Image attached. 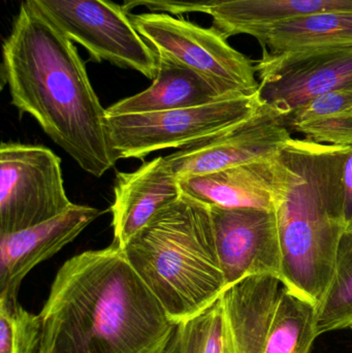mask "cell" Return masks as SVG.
I'll return each instance as SVG.
<instances>
[{
    "instance_id": "cell-1",
    "label": "cell",
    "mask_w": 352,
    "mask_h": 353,
    "mask_svg": "<svg viewBox=\"0 0 352 353\" xmlns=\"http://www.w3.org/2000/svg\"><path fill=\"white\" fill-rule=\"evenodd\" d=\"M39 316V353H163L177 327L115 243L65 261Z\"/></svg>"
},
{
    "instance_id": "cell-2",
    "label": "cell",
    "mask_w": 352,
    "mask_h": 353,
    "mask_svg": "<svg viewBox=\"0 0 352 353\" xmlns=\"http://www.w3.org/2000/svg\"><path fill=\"white\" fill-rule=\"evenodd\" d=\"M2 84L81 169L101 178L119 159L101 105L74 41L26 1L2 43Z\"/></svg>"
},
{
    "instance_id": "cell-3",
    "label": "cell",
    "mask_w": 352,
    "mask_h": 353,
    "mask_svg": "<svg viewBox=\"0 0 352 353\" xmlns=\"http://www.w3.org/2000/svg\"><path fill=\"white\" fill-rule=\"evenodd\" d=\"M349 148L291 138L274 157L281 280L315 306L330 288L346 230L342 173Z\"/></svg>"
},
{
    "instance_id": "cell-4",
    "label": "cell",
    "mask_w": 352,
    "mask_h": 353,
    "mask_svg": "<svg viewBox=\"0 0 352 353\" xmlns=\"http://www.w3.org/2000/svg\"><path fill=\"white\" fill-rule=\"evenodd\" d=\"M122 249L176 325L202 314L227 288L210 207L191 197L163 208Z\"/></svg>"
},
{
    "instance_id": "cell-5",
    "label": "cell",
    "mask_w": 352,
    "mask_h": 353,
    "mask_svg": "<svg viewBox=\"0 0 352 353\" xmlns=\"http://www.w3.org/2000/svg\"><path fill=\"white\" fill-rule=\"evenodd\" d=\"M132 23L157 57L198 72L223 97L258 92L254 62L231 47L218 29L165 12L132 14Z\"/></svg>"
},
{
    "instance_id": "cell-6",
    "label": "cell",
    "mask_w": 352,
    "mask_h": 353,
    "mask_svg": "<svg viewBox=\"0 0 352 353\" xmlns=\"http://www.w3.org/2000/svg\"><path fill=\"white\" fill-rule=\"evenodd\" d=\"M262 105L258 92L187 109L107 116L110 142L118 159H143L225 132L253 116Z\"/></svg>"
},
{
    "instance_id": "cell-7",
    "label": "cell",
    "mask_w": 352,
    "mask_h": 353,
    "mask_svg": "<svg viewBox=\"0 0 352 353\" xmlns=\"http://www.w3.org/2000/svg\"><path fill=\"white\" fill-rule=\"evenodd\" d=\"M95 62L107 61L154 80L158 57L132 17L112 0H25Z\"/></svg>"
},
{
    "instance_id": "cell-8",
    "label": "cell",
    "mask_w": 352,
    "mask_h": 353,
    "mask_svg": "<svg viewBox=\"0 0 352 353\" xmlns=\"http://www.w3.org/2000/svg\"><path fill=\"white\" fill-rule=\"evenodd\" d=\"M74 203L64 188L61 161L47 147L2 142L0 236L54 219Z\"/></svg>"
},
{
    "instance_id": "cell-9",
    "label": "cell",
    "mask_w": 352,
    "mask_h": 353,
    "mask_svg": "<svg viewBox=\"0 0 352 353\" xmlns=\"http://www.w3.org/2000/svg\"><path fill=\"white\" fill-rule=\"evenodd\" d=\"M254 62L262 103L284 116L311 99L352 88V47L272 53Z\"/></svg>"
},
{
    "instance_id": "cell-10",
    "label": "cell",
    "mask_w": 352,
    "mask_h": 353,
    "mask_svg": "<svg viewBox=\"0 0 352 353\" xmlns=\"http://www.w3.org/2000/svg\"><path fill=\"white\" fill-rule=\"evenodd\" d=\"M287 120L269 105L245 121L165 157L178 179L272 159L291 140Z\"/></svg>"
},
{
    "instance_id": "cell-11",
    "label": "cell",
    "mask_w": 352,
    "mask_h": 353,
    "mask_svg": "<svg viewBox=\"0 0 352 353\" xmlns=\"http://www.w3.org/2000/svg\"><path fill=\"white\" fill-rule=\"evenodd\" d=\"M209 207L227 288L249 276L281 279L282 253L274 210Z\"/></svg>"
},
{
    "instance_id": "cell-12",
    "label": "cell",
    "mask_w": 352,
    "mask_h": 353,
    "mask_svg": "<svg viewBox=\"0 0 352 353\" xmlns=\"http://www.w3.org/2000/svg\"><path fill=\"white\" fill-rule=\"evenodd\" d=\"M101 215L96 208L74 203L54 219L0 236V299L18 300L27 274L72 243Z\"/></svg>"
},
{
    "instance_id": "cell-13",
    "label": "cell",
    "mask_w": 352,
    "mask_h": 353,
    "mask_svg": "<svg viewBox=\"0 0 352 353\" xmlns=\"http://www.w3.org/2000/svg\"><path fill=\"white\" fill-rule=\"evenodd\" d=\"M182 195L179 179L169 169L165 157L145 163L132 173L118 172L110 208L113 243L123 248L155 214Z\"/></svg>"
},
{
    "instance_id": "cell-14",
    "label": "cell",
    "mask_w": 352,
    "mask_h": 353,
    "mask_svg": "<svg viewBox=\"0 0 352 353\" xmlns=\"http://www.w3.org/2000/svg\"><path fill=\"white\" fill-rule=\"evenodd\" d=\"M285 284L274 275L244 278L221 296L234 353H264Z\"/></svg>"
},
{
    "instance_id": "cell-15",
    "label": "cell",
    "mask_w": 352,
    "mask_h": 353,
    "mask_svg": "<svg viewBox=\"0 0 352 353\" xmlns=\"http://www.w3.org/2000/svg\"><path fill=\"white\" fill-rule=\"evenodd\" d=\"M182 193L208 205L274 210V157L179 179Z\"/></svg>"
},
{
    "instance_id": "cell-16",
    "label": "cell",
    "mask_w": 352,
    "mask_h": 353,
    "mask_svg": "<svg viewBox=\"0 0 352 353\" xmlns=\"http://www.w3.org/2000/svg\"><path fill=\"white\" fill-rule=\"evenodd\" d=\"M227 99L194 70L158 58V70L151 86L114 103L107 108V114L117 116L187 109Z\"/></svg>"
},
{
    "instance_id": "cell-17",
    "label": "cell",
    "mask_w": 352,
    "mask_h": 353,
    "mask_svg": "<svg viewBox=\"0 0 352 353\" xmlns=\"http://www.w3.org/2000/svg\"><path fill=\"white\" fill-rule=\"evenodd\" d=\"M242 34L254 37L272 53L352 47V12H332L250 27Z\"/></svg>"
},
{
    "instance_id": "cell-18",
    "label": "cell",
    "mask_w": 352,
    "mask_h": 353,
    "mask_svg": "<svg viewBox=\"0 0 352 353\" xmlns=\"http://www.w3.org/2000/svg\"><path fill=\"white\" fill-rule=\"evenodd\" d=\"M332 12H352V0H215L208 14L229 39L250 27Z\"/></svg>"
},
{
    "instance_id": "cell-19",
    "label": "cell",
    "mask_w": 352,
    "mask_h": 353,
    "mask_svg": "<svg viewBox=\"0 0 352 353\" xmlns=\"http://www.w3.org/2000/svg\"><path fill=\"white\" fill-rule=\"evenodd\" d=\"M306 140L329 146L352 145V88L320 95L285 118Z\"/></svg>"
},
{
    "instance_id": "cell-20",
    "label": "cell",
    "mask_w": 352,
    "mask_h": 353,
    "mask_svg": "<svg viewBox=\"0 0 352 353\" xmlns=\"http://www.w3.org/2000/svg\"><path fill=\"white\" fill-rule=\"evenodd\" d=\"M318 337L315 305L285 285L264 353H310Z\"/></svg>"
},
{
    "instance_id": "cell-21",
    "label": "cell",
    "mask_w": 352,
    "mask_h": 353,
    "mask_svg": "<svg viewBox=\"0 0 352 353\" xmlns=\"http://www.w3.org/2000/svg\"><path fill=\"white\" fill-rule=\"evenodd\" d=\"M351 325L352 228H346L339 241L330 288L316 306V332L320 336Z\"/></svg>"
},
{
    "instance_id": "cell-22",
    "label": "cell",
    "mask_w": 352,
    "mask_h": 353,
    "mask_svg": "<svg viewBox=\"0 0 352 353\" xmlns=\"http://www.w3.org/2000/svg\"><path fill=\"white\" fill-rule=\"evenodd\" d=\"M177 327L186 353H234L221 296L202 314Z\"/></svg>"
},
{
    "instance_id": "cell-23",
    "label": "cell",
    "mask_w": 352,
    "mask_h": 353,
    "mask_svg": "<svg viewBox=\"0 0 352 353\" xmlns=\"http://www.w3.org/2000/svg\"><path fill=\"white\" fill-rule=\"evenodd\" d=\"M41 319L18 300L0 299V353H39Z\"/></svg>"
},
{
    "instance_id": "cell-24",
    "label": "cell",
    "mask_w": 352,
    "mask_h": 353,
    "mask_svg": "<svg viewBox=\"0 0 352 353\" xmlns=\"http://www.w3.org/2000/svg\"><path fill=\"white\" fill-rule=\"evenodd\" d=\"M215 0H122L121 6L130 12L138 6H146L151 12L180 16L188 12L208 14Z\"/></svg>"
},
{
    "instance_id": "cell-25",
    "label": "cell",
    "mask_w": 352,
    "mask_h": 353,
    "mask_svg": "<svg viewBox=\"0 0 352 353\" xmlns=\"http://www.w3.org/2000/svg\"><path fill=\"white\" fill-rule=\"evenodd\" d=\"M342 187L345 225L346 228H352V146L343 165Z\"/></svg>"
},
{
    "instance_id": "cell-26",
    "label": "cell",
    "mask_w": 352,
    "mask_h": 353,
    "mask_svg": "<svg viewBox=\"0 0 352 353\" xmlns=\"http://www.w3.org/2000/svg\"><path fill=\"white\" fill-rule=\"evenodd\" d=\"M163 353H186L183 340H182L181 334H180L178 327H176L172 339L169 340V344Z\"/></svg>"
},
{
    "instance_id": "cell-27",
    "label": "cell",
    "mask_w": 352,
    "mask_h": 353,
    "mask_svg": "<svg viewBox=\"0 0 352 353\" xmlns=\"http://www.w3.org/2000/svg\"><path fill=\"white\" fill-rule=\"evenodd\" d=\"M351 329L352 330V325H351Z\"/></svg>"
}]
</instances>
